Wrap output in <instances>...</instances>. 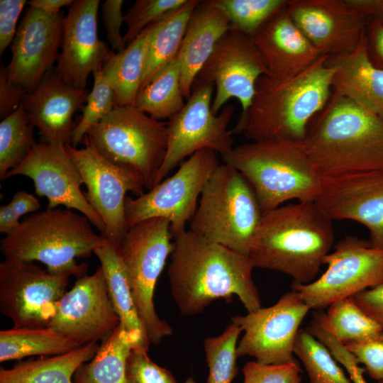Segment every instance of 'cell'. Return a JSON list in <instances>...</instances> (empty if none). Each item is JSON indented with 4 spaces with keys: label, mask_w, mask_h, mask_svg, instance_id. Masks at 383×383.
Instances as JSON below:
<instances>
[{
    "label": "cell",
    "mask_w": 383,
    "mask_h": 383,
    "mask_svg": "<svg viewBox=\"0 0 383 383\" xmlns=\"http://www.w3.org/2000/svg\"><path fill=\"white\" fill-rule=\"evenodd\" d=\"M167 274L174 301L182 315L202 313L216 299L237 296L248 312L261 308L254 268L248 256L190 230L174 238Z\"/></svg>",
    "instance_id": "1"
},
{
    "label": "cell",
    "mask_w": 383,
    "mask_h": 383,
    "mask_svg": "<svg viewBox=\"0 0 383 383\" xmlns=\"http://www.w3.org/2000/svg\"><path fill=\"white\" fill-rule=\"evenodd\" d=\"M327 55L299 74L284 80L263 75L256 83L248 109L240 113L232 134L252 141L284 139L301 143L313 117L327 105L333 70Z\"/></svg>",
    "instance_id": "2"
},
{
    "label": "cell",
    "mask_w": 383,
    "mask_h": 383,
    "mask_svg": "<svg viewBox=\"0 0 383 383\" xmlns=\"http://www.w3.org/2000/svg\"><path fill=\"white\" fill-rule=\"evenodd\" d=\"M332 220L314 201L263 213L248 257L253 267L289 275L306 284L317 276L334 241Z\"/></svg>",
    "instance_id": "3"
},
{
    "label": "cell",
    "mask_w": 383,
    "mask_h": 383,
    "mask_svg": "<svg viewBox=\"0 0 383 383\" xmlns=\"http://www.w3.org/2000/svg\"><path fill=\"white\" fill-rule=\"evenodd\" d=\"M301 144L323 177L383 171V117L332 93Z\"/></svg>",
    "instance_id": "4"
},
{
    "label": "cell",
    "mask_w": 383,
    "mask_h": 383,
    "mask_svg": "<svg viewBox=\"0 0 383 383\" xmlns=\"http://www.w3.org/2000/svg\"><path fill=\"white\" fill-rule=\"evenodd\" d=\"M222 159L248 180L263 213L292 199L314 201L320 193L323 176L301 143L252 141L235 146Z\"/></svg>",
    "instance_id": "5"
},
{
    "label": "cell",
    "mask_w": 383,
    "mask_h": 383,
    "mask_svg": "<svg viewBox=\"0 0 383 383\" xmlns=\"http://www.w3.org/2000/svg\"><path fill=\"white\" fill-rule=\"evenodd\" d=\"M91 224L72 209H48L25 217L16 230L2 239L0 249L6 259L39 261L50 272H70L79 277L88 265L77 264L76 259L90 256L105 238L97 235Z\"/></svg>",
    "instance_id": "6"
},
{
    "label": "cell",
    "mask_w": 383,
    "mask_h": 383,
    "mask_svg": "<svg viewBox=\"0 0 383 383\" xmlns=\"http://www.w3.org/2000/svg\"><path fill=\"white\" fill-rule=\"evenodd\" d=\"M262 215L248 180L232 165L220 163L202 191L189 230L248 256Z\"/></svg>",
    "instance_id": "7"
},
{
    "label": "cell",
    "mask_w": 383,
    "mask_h": 383,
    "mask_svg": "<svg viewBox=\"0 0 383 383\" xmlns=\"http://www.w3.org/2000/svg\"><path fill=\"white\" fill-rule=\"evenodd\" d=\"M86 135L107 160L138 172L146 189L156 185L167 150V123L134 105L115 106Z\"/></svg>",
    "instance_id": "8"
},
{
    "label": "cell",
    "mask_w": 383,
    "mask_h": 383,
    "mask_svg": "<svg viewBox=\"0 0 383 383\" xmlns=\"http://www.w3.org/2000/svg\"><path fill=\"white\" fill-rule=\"evenodd\" d=\"M170 223L151 218L128 228L119 244L134 304L150 344L158 345L172 333V327L157 314L154 291L170 255L174 250Z\"/></svg>",
    "instance_id": "9"
},
{
    "label": "cell",
    "mask_w": 383,
    "mask_h": 383,
    "mask_svg": "<svg viewBox=\"0 0 383 383\" xmlns=\"http://www.w3.org/2000/svg\"><path fill=\"white\" fill-rule=\"evenodd\" d=\"M220 165L217 153L201 150L183 162L179 168L151 189L135 198L126 197L128 228L151 218H163L170 223L174 238L185 231L198 200L211 174Z\"/></svg>",
    "instance_id": "10"
},
{
    "label": "cell",
    "mask_w": 383,
    "mask_h": 383,
    "mask_svg": "<svg viewBox=\"0 0 383 383\" xmlns=\"http://www.w3.org/2000/svg\"><path fill=\"white\" fill-rule=\"evenodd\" d=\"M214 88L212 84L194 85L185 106L169 119L167 150L156 185L185 158L199 150H211L223 157L234 148L228 126L235 106L226 104L219 113L214 114L211 110Z\"/></svg>",
    "instance_id": "11"
},
{
    "label": "cell",
    "mask_w": 383,
    "mask_h": 383,
    "mask_svg": "<svg viewBox=\"0 0 383 383\" xmlns=\"http://www.w3.org/2000/svg\"><path fill=\"white\" fill-rule=\"evenodd\" d=\"M81 148L65 144V148L77 165L87 192L84 195L100 216L105 226L103 236L120 244L128 228L126 223V194L137 196L145 193V182L135 170L117 165L104 157L88 136Z\"/></svg>",
    "instance_id": "12"
},
{
    "label": "cell",
    "mask_w": 383,
    "mask_h": 383,
    "mask_svg": "<svg viewBox=\"0 0 383 383\" xmlns=\"http://www.w3.org/2000/svg\"><path fill=\"white\" fill-rule=\"evenodd\" d=\"M323 264L327 269L320 277L292 286L311 309H322L383 282V250L355 236L338 241Z\"/></svg>",
    "instance_id": "13"
},
{
    "label": "cell",
    "mask_w": 383,
    "mask_h": 383,
    "mask_svg": "<svg viewBox=\"0 0 383 383\" xmlns=\"http://www.w3.org/2000/svg\"><path fill=\"white\" fill-rule=\"evenodd\" d=\"M70 272L53 273L33 262L0 263V311L14 328H46L66 292Z\"/></svg>",
    "instance_id": "14"
},
{
    "label": "cell",
    "mask_w": 383,
    "mask_h": 383,
    "mask_svg": "<svg viewBox=\"0 0 383 383\" xmlns=\"http://www.w3.org/2000/svg\"><path fill=\"white\" fill-rule=\"evenodd\" d=\"M310 309L299 294L292 289L271 306L232 317L231 322L244 332L237 345L238 357L248 355L268 365L297 362L294 343Z\"/></svg>",
    "instance_id": "15"
},
{
    "label": "cell",
    "mask_w": 383,
    "mask_h": 383,
    "mask_svg": "<svg viewBox=\"0 0 383 383\" xmlns=\"http://www.w3.org/2000/svg\"><path fill=\"white\" fill-rule=\"evenodd\" d=\"M263 75L269 72L252 37L231 28L218 41L193 86L214 85L211 104L214 114L232 98L239 101L243 113L251 104L257 80Z\"/></svg>",
    "instance_id": "16"
},
{
    "label": "cell",
    "mask_w": 383,
    "mask_h": 383,
    "mask_svg": "<svg viewBox=\"0 0 383 383\" xmlns=\"http://www.w3.org/2000/svg\"><path fill=\"white\" fill-rule=\"evenodd\" d=\"M15 175H24L33 181L35 194L48 199V209L64 206L74 209L104 235V223L87 201L81 189L82 177L64 143L36 142L24 160L4 179Z\"/></svg>",
    "instance_id": "17"
},
{
    "label": "cell",
    "mask_w": 383,
    "mask_h": 383,
    "mask_svg": "<svg viewBox=\"0 0 383 383\" xmlns=\"http://www.w3.org/2000/svg\"><path fill=\"white\" fill-rule=\"evenodd\" d=\"M120 324L101 267L83 275L55 305L48 327L78 346L106 339Z\"/></svg>",
    "instance_id": "18"
},
{
    "label": "cell",
    "mask_w": 383,
    "mask_h": 383,
    "mask_svg": "<svg viewBox=\"0 0 383 383\" xmlns=\"http://www.w3.org/2000/svg\"><path fill=\"white\" fill-rule=\"evenodd\" d=\"M314 202L332 221L365 226L371 246L383 250V171L323 177Z\"/></svg>",
    "instance_id": "19"
},
{
    "label": "cell",
    "mask_w": 383,
    "mask_h": 383,
    "mask_svg": "<svg viewBox=\"0 0 383 383\" xmlns=\"http://www.w3.org/2000/svg\"><path fill=\"white\" fill-rule=\"evenodd\" d=\"M287 10L323 55L353 51L367 32V19L346 0H289Z\"/></svg>",
    "instance_id": "20"
},
{
    "label": "cell",
    "mask_w": 383,
    "mask_h": 383,
    "mask_svg": "<svg viewBox=\"0 0 383 383\" xmlns=\"http://www.w3.org/2000/svg\"><path fill=\"white\" fill-rule=\"evenodd\" d=\"M63 19L61 13L50 15L29 7L17 28L6 70L10 79L28 93L37 87L58 60Z\"/></svg>",
    "instance_id": "21"
},
{
    "label": "cell",
    "mask_w": 383,
    "mask_h": 383,
    "mask_svg": "<svg viewBox=\"0 0 383 383\" xmlns=\"http://www.w3.org/2000/svg\"><path fill=\"white\" fill-rule=\"evenodd\" d=\"M100 1L74 0L63 19L56 70L68 85L84 89L89 75L101 70L109 56L108 45L97 35Z\"/></svg>",
    "instance_id": "22"
},
{
    "label": "cell",
    "mask_w": 383,
    "mask_h": 383,
    "mask_svg": "<svg viewBox=\"0 0 383 383\" xmlns=\"http://www.w3.org/2000/svg\"><path fill=\"white\" fill-rule=\"evenodd\" d=\"M85 89L67 84L56 68L49 71L22 104L29 122L37 127L43 141L71 144L74 125L72 117L87 100Z\"/></svg>",
    "instance_id": "23"
},
{
    "label": "cell",
    "mask_w": 383,
    "mask_h": 383,
    "mask_svg": "<svg viewBox=\"0 0 383 383\" xmlns=\"http://www.w3.org/2000/svg\"><path fill=\"white\" fill-rule=\"evenodd\" d=\"M252 38L269 75L280 80L299 74L323 55L293 21L287 6L273 14Z\"/></svg>",
    "instance_id": "24"
},
{
    "label": "cell",
    "mask_w": 383,
    "mask_h": 383,
    "mask_svg": "<svg viewBox=\"0 0 383 383\" xmlns=\"http://www.w3.org/2000/svg\"><path fill=\"white\" fill-rule=\"evenodd\" d=\"M326 64L333 70V93L383 117V70L370 59L367 32L353 51L328 56Z\"/></svg>",
    "instance_id": "25"
},
{
    "label": "cell",
    "mask_w": 383,
    "mask_h": 383,
    "mask_svg": "<svg viewBox=\"0 0 383 383\" xmlns=\"http://www.w3.org/2000/svg\"><path fill=\"white\" fill-rule=\"evenodd\" d=\"M231 28L225 14L209 0L199 1L189 19L177 55L181 67V89L186 101L199 71L221 37Z\"/></svg>",
    "instance_id": "26"
},
{
    "label": "cell",
    "mask_w": 383,
    "mask_h": 383,
    "mask_svg": "<svg viewBox=\"0 0 383 383\" xmlns=\"http://www.w3.org/2000/svg\"><path fill=\"white\" fill-rule=\"evenodd\" d=\"M94 253L98 257L104 271L109 296L119 318V325L127 332L138 335L148 348L150 343L134 304L119 244L105 237L103 243L94 250Z\"/></svg>",
    "instance_id": "27"
},
{
    "label": "cell",
    "mask_w": 383,
    "mask_h": 383,
    "mask_svg": "<svg viewBox=\"0 0 383 383\" xmlns=\"http://www.w3.org/2000/svg\"><path fill=\"white\" fill-rule=\"evenodd\" d=\"M153 24L121 52L111 51L101 70L113 91L115 106L135 104L141 87Z\"/></svg>",
    "instance_id": "28"
},
{
    "label": "cell",
    "mask_w": 383,
    "mask_h": 383,
    "mask_svg": "<svg viewBox=\"0 0 383 383\" xmlns=\"http://www.w3.org/2000/svg\"><path fill=\"white\" fill-rule=\"evenodd\" d=\"M135 348L148 350L138 335L118 325L102 341L94 356L77 369L73 383H126V360Z\"/></svg>",
    "instance_id": "29"
},
{
    "label": "cell",
    "mask_w": 383,
    "mask_h": 383,
    "mask_svg": "<svg viewBox=\"0 0 383 383\" xmlns=\"http://www.w3.org/2000/svg\"><path fill=\"white\" fill-rule=\"evenodd\" d=\"M99 345L91 343L62 355L1 368L0 383H73L77 369L94 356Z\"/></svg>",
    "instance_id": "30"
},
{
    "label": "cell",
    "mask_w": 383,
    "mask_h": 383,
    "mask_svg": "<svg viewBox=\"0 0 383 383\" xmlns=\"http://www.w3.org/2000/svg\"><path fill=\"white\" fill-rule=\"evenodd\" d=\"M199 2L187 0L152 25L140 89L177 55L189 19Z\"/></svg>",
    "instance_id": "31"
},
{
    "label": "cell",
    "mask_w": 383,
    "mask_h": 383,
    "mask_svg": "<svg viewBox=\"0 0 383 383\" xmlns=\"http://www.w3.org/2000/svg\"><path fill=\"white\" fill-rule=\"evenodd\" d=\"M78 346L49 328H14L0 331V362L32 355H58Z\"/></svg>",
    "instance_id": "32"
},
{
    "label": "cell",
    "mask_w": 383,
    "mask_h": 383,
    "mask_svg": "<svg viewBox=\"0 0 383 383\" xmlns=\"http://www.w3.org/2000/svg\"><path fill=\"white\" fill-rule=\"evenodd\" d=\"M184 99L181 89V67L176 56L140 89L134 106L160 121L170 119L180 111L186 104Z\"/></svg>",
    "instance_id": "33"
},
{
    "label": "cell",
    "mask_w": 383,
    "mask_h": 383,
    "mask_svg": "<svg viewBox=\"0 0 383 383\" xmlns=\"http://www.w3.org/2000/svg\"><path fill=\"white\" fill-rule=\"evenodd\" d=\"M313 316L328 333L344 345L370 339L383 332L352 297L338 300L328 306L327 313L315 312Z\"/></svg>",
    "instance_id": "34"
},
{
    "label": "cell",
    "mask_w": 383,
    "mask_h": 383,
    "mask_svg": "<svg viewBox=\"0 0 383 383\" xmlns=\"http://www.w3.org/2000/svg\"><path fill=\"white\" fill-rule=\"evenodd\" d=\"M33 128L23 106H21L0 123V179L18 165L34 144Z\"/></svg>",
    "instance_id": "35"
},
{
    "label": "cell",
    "mask_w": 383,
    "mask_h": 383,
    "mask_svg": "<svg viewBox=\"0 0 383 383\" xmlns=\"http://www.w3.org/2000/svg\"><path fill=\"white\" fill-rule=\"evenodd\" d=\"M294 353L304 366L309 383H353L326 345L306 329L299 331Z\"/></svg>",
    "instance_id": "36"
},
{
    "label": "cell",
    "mask_w": 383,
    "mask_h": 383,
    "mask_svg": "<svg viewBox=\"0 0 383 383\" xmlns=\"http://www.w3.org/2000/svg\"><path fill=\"white\" fill-rule=\"evenodd\" d=\"M242 329L228 325L219 335L206 338L204 348L209 367L207 383H231L238 373L237 345Z\"/></svg>",
    "instance_id": "37"
},
{
    "label": "cell",
    "mask_w": 383,
    "mask_h": 383,
    "mask_svg": "<svg viewBox=\"0 0 383 383\" xmlns=\"http://www.w3.org/2000/svg\"><path fill=\"white\" fill-rule=\"evenodd\" d=\"M228 19L231 28L252 37L289 0H209Z\"/></svg>",
    "instance_id": "38"
},
{
    "label": "cell",
    "mask_w": 383,
    "mask_h": 383,
    "mask_svg": "<svg viewBox=\"0 0 383 383\" xmlns=\"http://www.w3.org/2000/svg\"><path fill=\"white\" fill-rule=\"evenodd\" d=\"M94 85L82 108V116L76 125L72 138L73 147L81 143L87 131L97 124L115 107L114 94L101 70L94 72Z\"/></svg>",
    "instance_id": "39"
},
{
    "label": "cell",
    "mask_w": 383,
    "mask_h": 383,
    "mask_svg": "<svg viewBox=\"0 0 383 383\" xmlns=\"http://www.w3.org/2000/svg\"><path fill=\"white\" fill-rule=\"evenodd\" d=\"M187 0H137L124 15L127 30L123 35L126 46L145 29L161 20Z\"/></svg>",
    "instance_id": "40"
},
{
    "label": "cell",
    "mask_w": 383,
    "mask_h": 383,
    "mask_svg": "<svg viewBox=\"0 0 383 383\" xmlns=\"http://www.w3.org/2000/svg\"><path fill=\"white\" fill-rule=\"evenodd\" d=\"M126 383H177L172 372L154 362L148 350L133 348L126 360Z\"/></svg>",
    "instance_id": "41"
},
{
    "label": "cell",
    "mask_w": 383,
    "mask_h": 383,
    "mask_svg": "<svg viewBox=\"0 0 383 383\" xmlns=\"http://www.w3.org/2000/svg\"><path fill=\"white\" fill-rule=\"evenodd\" d=\"M243 383H301V368L297 362L284 364L247 362L243 369Z\"/></svg>",
    "instance_id": "42"
},
{
    "label": "cell",
    "mask_w": 383,
    "mask_h": 383,
    "mask_svg": "<svg viewBox=\"0 0 383 383\" xmlns=\"http://www.w3.org/2000/svg\"><path fill=\"white\" fill-rule=\"evenodd\" d=\"M364 365V370L377 382L383 380V332L370 339L345 345Z\"/></svg>",
    "instance_id": "43"
},
{
    "label": "cell",
    "mask_w": 383,
    "mask_h": 383,
    "mask_svg": "<svg viewBox=\"0 0 383 383\" xmlns=\"http://www.w3.org/2000/svg\"><path fill=\"white\" fill-rule=\"evenodd\" d=\"M123 4V0H106L101 6L102 21L108 40L116 52H121L126 47L123 36L121 33V28L124 22Z\"/></svg>",
    "instance_id": "44"
},
{
    "label": "cell",
    "mask_w": 383,
    "mask_h": 383,
    "mask_svg": "<svg viewBox=\"0 0 383 383\" xmlns=\"http://www.w3.org/2000/svg\"><path fill=\"white\" fill-rule=\"evenodd\" d=\"M26 0L0 1V55L10 45L16 34V24Z\"/></svg>",
    "instance_id": "45"
},
{
    "label": "cell",
    "mask_w": 383,
    "mask_h": 383,
    "mask_svg": "<svg viewBox=\"0 0 383 383\" xmlns=\"http://www.w3.org/2000/svg\"><path fill=\"white\" fill-rule=\"evenodd\" d=\"M27 91L8 76L6 67L0 70V118L4 119L13 113L22 104Z\"/></svg>",
    "instance_id": "46"
},
{
    "label": "cell",
    "mask_w": 383,
    "mask_h": 383,
    "mask_svg": "<svg viewBox=\"0 0 383 383\" xmlns=\"http://www.w3.org/2000/svg\"><path fill=\"white\" fill-rule=\"evenodd\" d=\"M351 297L362 311L383 331V282Z\"/></svg>",
    "instance_id": "47"
},
{
    "label": "cell",
    "mask_w": 383,
    "mask_h": 383,
    "mask_svg": "<svg viewBox=\"0 0 383 383\" xmlns=\"http://www.w3.org/2000/svg\"><path fill=\"white\" fill-rule=\"evenodd\" d=\"M328 349L333 357L345 367L353 383H367L363 376L364 369L359 366L354 355L344 345L333 340L329 344Z\"/></svg>",
    "instance_id": "48"
},
{
    "label": "cell",
    "mask_w": 383,
    "mask_h": 383,
    "mask_svg": "<svg viewBox=\"0 0 383 383\" xmlns=\"http://www.w3.org/2000/svg\"><path fill=\"white\" fill-rule=\"evenodd\" d=\"M367 36L370 59L375 66L383 70V26L367 22Z\"/></svg>",
    "instance_id": "49"
},
{
    "label": "cell",
    "mask_w": 383,
    "mask_h": 383,
    "mask_svg": "<svg viewBox=\"0 0 383 383\" xmlns=\"http://www.w3.org/2000/svg\"><path fill=\"white\" fill-rule=\"evenodd\" d=\"M367 22L383 26V0H346Z\"/></svg>",
    "instance_id": "50"
},
{
    "label": "cell",
    "mask_w": 383,
    "mask_h": 383,
    "mask_svg": "<svg viewBox=\"0 0 383 383\" xmlns=\"http://www.w3.org/2000/svg\"><path fill=\"white\" fill-rule=\"evenodd\" d=\"M9 204L20 218L25 214L35 212L40 206L37 198L23 191L15 193Z\"/></svg>",
    "instance_id": "51"
},
{
    "label": "cell",
    "mask_w": 383,
    "mask_h": 383,
    "mask_svg": "<svg viewBox=\"0 0 383 383\" xmlns=\"http://www.w3.org/2000/svg\"><path fill=\"white\" fill-rule=\"evenodd\" d=\"M21 223L20 217L9 204L0 206V233L6 235L12 233Z\"/></svg>",
    "instance_id": "52"
},
{
    "label": "cell",
    "mask_w": 383,
    "mask_h": 383,
    "mask_svg": "<svg viewBox=\"0 0 383 383\" xmlns=\"http://www.w3.org/2000/svg\"><path fill=\"white\" fill-rule=\"evenodd\" d=\"M72 0H31L27 4L30 7L40 10L48 14L57 15L62 7L70 6Z\"/></svg>",
    "instance_id": "53"
},
{
    "label": "cell",
    "mask_w": 383,
    "mask_h": 383,
    "mask_svg": "<svg viewBox=\"0 0 383 383\" xmlns=\"http://www.w3.org/2000/svg\"><path fill=\"white\" fill-rule=\"evenodd\" d=\"M185 383H197V382L193 378L189 377L186 380Z\"/></svg>",
    "instance_id": "54"
},
{
    "label": "cell",
    "mask_w": 383,
    "mask_h": 383,
    "mask_svg": "<svg viewBox=\"0 0 383 383\" xmlns=\"http://www.w3.org/2000/svg\"><path fill=\"white\" fill-rule=\"evenodd\" d=\"M378 383H383V380L378 382Z\"/></svg>",
    "instance_id": "55"
}]
</instances>
